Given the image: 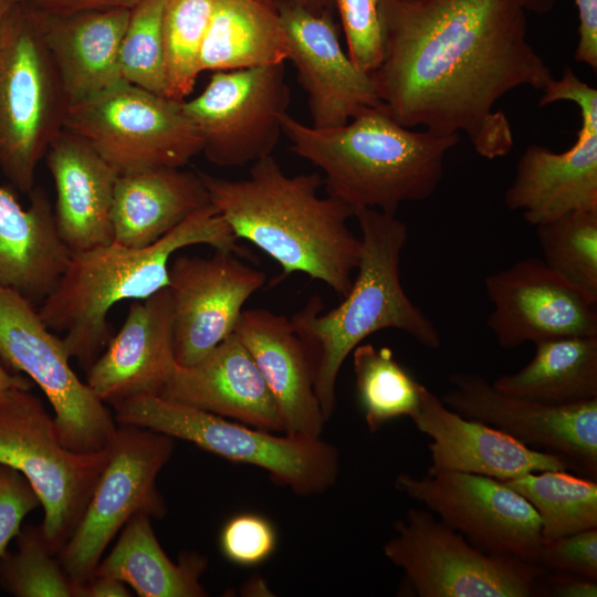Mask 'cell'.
Here are the masks:
<instances>
[{
	"label": "cell",
	"mask_w": 597,
	"mask_h": 597,
	"mask_svg": "<svg viewBox=\"0 0 597 597\" xmlns=\"http://www.w3.org/2000/svg\"><path fill=\"white\" fill-rule=\"evenodd\" d=\"M543 591L557 597H596L597 580L555 570V574L541 579L538 593Z\"/></svg>",
	"instance_id": "cell-43"
},
{
	"label": "cell",
	"mask_w": 597,
	"mask_h": 597,
	"mask_svg": "<svg viewBox=\"0 0 597 597\" xmlns=\"http://www.w3.org/2000/svg\"><path fill=\"white\" fill-rule=\"evenodd\" d=\"M556 1L557 0H523V3L527 12L547 14L554 9Z\"/></svg>",
	"instance_id": "cell-48"
},
{
	"label": "cell",
	"mask_w": 597,
	"mask_h": 597,
	"mask_svg": "<svg viewBox=\"0 0 597 597\" xmlns=\"http://www.w3.org/2000/svg\"><path fill=\"white\" fill-rule=\"evenodd\" d=\"M14 3V0H0V34Z\"/></svg>",
	"instance_id": "cell-49"
},
{
	"label": "cell",
	"mask_w": 597,
	"mask_h": 597,
	"mask_svg": "<svg viewBox=\"0 0 597 597\" xmlns=\"http://www.w3.org/2000/svg\"><path fill=\"white\" fill-rule=\"evenodd\" d=\"M113 409L117 423L148 428L228 461L256 467L301 496L322 494L338 478L339 453L321 437L262 430L160 396L128 399Z\"/></svg>",
	"instance_id": "cell-6"
},
{
	"label": "cell",
	"mask_w": 597,
	"mask_h": 597,
	"mask_svg": "<svg viewBox=\"0 0 597 597\" xmlns=\"http://www.w3.org/2000/svg\"><path fill=\"white\" fill-rule=\"evenodd\" d=\"M109 460L108 446L82 453L61 442L54 418L27 389L0 392V463L21 472L44 511L42 528L57 555L85 512Z\"/></svg>",
	"instance_id": "cell-8"
},
{
	"label": "cell",
	"mask_w": 597,
	"mask_h": 597,
	"mask_svg": "<svg viewBox=\"0 0 597 597\" xmlns=\"http://www.w3.org/2000/svg\"><path fill=\"white\" fill-rule=\"evenodd\" d=\"M503 482L536 511L543 542L597 527L595 479L565 470H546Z\"/></svg>",
	"instance_id": "cell-31"
},
{
	"label": "cell",
	"mask_w": 597,
	"mask_h": 597,
	"mask_svg": "<svg viewBox=\"0 0 597 597\" xmlns=\"http://www.w3.org/2000/svg\"><path fill=\"white\" fill-rule=\"evenodd\" d=\"M537 563L556 572L597 580V527L542 542Z\"/></svg>",
	"instance_id": "cell-39"
},
{
	"label": "cell",
	"mask_w": 597,
	"mask_h": 597,
	"mask_svg": "<svg viewBox=\"0 0 597 597\" xmlns=\"http://www.w3.org/2000/svg\"><path fill=\"white\" fill-rule=\"evenodd\" d=\"M526 13L523 0H381L384 56L370 73L380 104L406 127L462 132L481 157L506 156L513 132L495 105L554 78Z\"/></svg>",
	"instance_id": "cell-1"
},
{
	"label": "cell",
	"mask_w": 597,
	"mask_h": 597,
	"mask_svg": "<svg viewBox=\"0 0 597 597\" xmlns=\"http://www.w3.org/2000/svg\"><path fill=\"white\" fill-rule=\"evenodd\" d=\"M395 488L478 548L537 563L543 542L540 517L503 481L462 472L400 473Z\"/></svg>",
	"instance_id": "cell-15"
},
{
	"label": "cell",
	"mask_w": 597,
	"mask_h": 597,
	"mask_svg": "<svg viewBox=\"0 0 597 597\" xmlns=\"http://www.w3.org/2000/svg\"><path fill=\"white\" fill-rule=\"evenodd\" d=\"M165 0H140L130 9L121 43L119 72L124 81L169 96L161 17Z\"/></svg>",
	"instance_id": "cell-36"
},
{
	"label": "cell",
	"mask_w": 597,
	"mask_h": 597,
	"mask_svg": "<svg viewBox=\"0 0 597 597\" xmlns=\"http://www.w3.org/2000/svg\"><path fill=\"white\" fill-rule=\"evenodd\" d=\"M213 0H165L161 17L169 96L176 101L193 91L200 52Z\"/></svg>",
	"instance_id": "cell-35"
},
{
	"label": "cell",
	"mask_w": 597,
	"mask_h": 597,
	"mask_svg": "<svg viewBox=\"0 0 597 597\" xmlns=\"http://www.w3.org/2000/svg\"><path fill=\"white\" fill-rule=\"evenodd\" d=\"M281 128L292 150L323 172L327 196L355 213L377 209L396 214L401 203L430 198L443 177L447 154L459 142V134L406 127L381 104L331 128L307 126L286 113Z\"/></svg>",
	"instance_id": "cell-3"
},
{
	"label": "cell",
	"mask_w": 597,
	"mask_h": 597,
	"mask_svg": "<svg viewBox=\"0 0 597 597\" xmlns=\"http://www.w3.org/2000/svg\"><path fill=\"white\" fill-rule=\"evenodd\" d=\"M197 244L243 253L224 218L209 202L150 245L129 248L113 241L72 252L39 314L50 329L66 332L63 343L70 358L87 370L112 337L109 310L118 302L145 300L168 287L171 255Z\"/></svg>",
	"instance_id": "cell-4"
},
{
	"label": "cell",
	"mask_w": 597,
	"mask_h": 597,
	"mask_svg": "<svg viewBox=\"0 0 597 597\" xmlns=\"http://www.w3.org/2000/svg\"><path fill=\"white\" fill-rule=\"evenodd\" d=\"M132 594L122 580L102 575L92 576L86 583L78 584L76 597H129Z\"/></svg>",
	"instance_id": "cell-44"
},
{
	"label": "cell",
	"mask_w": 597,
	"mask_h": 597,
	"mask_svg": "<svg viewBox=\"0 0 597 597\" xmlns=\"http://www.w3.org/2000/svg\"><path fill=\"white\" fill-rule=\"evenodd\" d=\"M25 7L59 74L70 106L81 104L123 80L119 50L130 9L54 14Z\"/></svg>",
	"instance_id": "cell-24"
},
{
	"label": "cell",
	"mask_w": 597,
	"mask_h": 597,
	"mask_svg": "<svg viewBox=\"0 0 597 597\" xmlns=\"http://www.w3.org/2000/svg\"><path fill=\"white\" fill-rule=\"evenodd\" d=\"M352 355L357 398L369 431L417 412L425 386L395 358L390 348L362 343Z\"/></svg>",
	"instance_id": "cell-32"
},
{
	"label": "cell",
	"mask_w": 597,
	"mask_h": 597,
	"mask_svg": "<svg viewBox=\"0 0 597 597\" xmlns=\"http://www.w3.org/2000/svg\"><path fill=\"white\" fill-rule=\"evenodd\" d=\"M285 33L287 60L307 94L312 126L345 125L380 104L370 74L359 70L341 45L333 10L310 11L289 0H275Z\"/></svg>",
	"instance_id": "cell-19"
},
{
	"label": "cell",
	"mask_w": 597,
	"mask_h": 597,
	"mask_svg": "<svg viewBox=\"0 0 597 597\" xmlns=\"http://www.w3.org/2000/svg\"><path fill=\"white\" fill-rule=\"evenodd\" d=\"M242 593L247 596H268V594L271 596V590L260 577H253L248 580L242 587Z\"/></svg>",
	"instance_id": "cell-46"
},
{
	"label": "cell",
	"mask_w": 597,
	"mask_h": 597,
	"mask_svg": "<svg viewBox=\"0 0 597 597\" xmlns=\"http://www.w3.org/2000/svg\"><path fill=\"white\" fill-rule=\"evenodd\" d=\"M69 107L28 8L15 2L0 34V171L20 192L34 188Z\"/></svg>",
	"instance_id": "cell-7"
},
{
	"label": "cell",
	"mask_w": 597,
	"mask_h": 597,
	"mask_svg": "<svg viewBox=\"0 0 597 597\" xmlns=\"http://www.w3.org/2000/svg\"><path fill=\"white\" fill-rule=\"evenodd\" d=\"M410 419L431 439L428 473L462 472L505 481L546 470L578 472L559 454L530 448L486 423L453 411L426 386L419 408Z\"/></svg>",
	"instance_id": "cell-20"
},
{
	"label": "cell",
	"mask_w": 597,
	"mask_h": 597,
	"mask_svg": "<svg viewBox=\"0 0 597 597\" xmlns=\"http://www.w3.org/2000/svg\"><path fill=\"white\" fill-rule=\"evenodd\" d=\"M492 311L486 324L505 349L527 342L597 335V300L543 260L527 258L484 280Z\"/></svg>",
	"instance_id": "cell-18"
},
{
	"label": "cell",
	"mask_w": 597,
	"mask_h": 597,
	"mask_svg": "<svg viewBox=\"0 0 597 597\" xmlns=\"http://www.w3.org/2000/svg\"><path fill=\"white\" fill-rule=\"evenodd\" d=\"M290 101L281 63L214 72L182 108L201 136L206 158L219 167H240L272 154Z\"/></svg>",
	"instance_id": "cell-13"
},
{
	"label": "cell",
	"mask_w": 597,
	"mask_h": 597,
	"mask_svg": "<svg viewBox=\"0 0 597 597\" xmlns=\"http://www.w3.org/2000/svg\"><path fill=\"white\" fill-rule=\"evenodd\" d=\"M233 332L255 362L284 432L321 437L327 420L315 391L310 356L290 318L265 308L243 310Z\"/></svg>",
	"instance_id": "cell-23"
},
{
	"label": "cell",
	"mask_w": 597,
	"mask_h": 597,
	"mask_svg": "<svg viewBox=\"0 0 597 597\" xmlns=\"http://www.w3.org/2000/svg\"><path fill=\"white\" fill-rule=\"evenodd\" d=\"M287 60L275 0H213L200 52V70L233 71Z\"/></svg>",
	"instance_id": "cell-29"
},
{
	"label": "cell",
	"mask_w": 597,
	"mask_h": 597,
	"mask_svg": "<svg viewBox=\"0 0 597 597\" xmlns=\"http://www.w3.org/2000/svg\"><path fill=\"white\" fill-rule=\"evenodd\" d=\"M159 396L262 430L284 432L273 397L234 332L198 363L177 365Z\"/></svg>",
	"instance_id": "cell-22"
},
{
	"label": "cell",
	"mask_w": 597,
	"mask_h": 597,
	"mask_svg": "<svg viewBox=\"0 0 597 597\" xmlns=\"http://www.w3.org/2000/svg\"><path fill=\"white\" fill-rule=\"evenodd\" d=\"M18 549L0 558V586L15 597H76L75 584L51 549L42 525L25 524L15 536Z\"/></svg>",
	"instance_id": "cell-34"
},
{
	"label": "cell",
	"mask_w": 597,
	"mask_h": 597,
	"mask_svg": "<svg viewBox=\"0 0 597 597\" xmlns=\"http://www.w3.org/2000/svg\"><path fill=\"white\" fill-rule=\"evenodd\" d=\"M177 366L168 287L134 301L118 333L86 370V384L112 406L159 396Z\"/></svg>",
	"instance_id": "cell-21"
},
{
	"label": "cell",
	"mask_w": 597,
	"mask_h": 597,
	"mask_svg": "<svg viewBox=\"0 0 597 597\" xmlns=\"http://www.w3.org/2000/svg\"><path fill=\"white\" fill-rule=\"evenodd\" d=\"M578 11L579 39L574 59L597 70V0H575Z\"/></svg>",
	"instance_id": "cell-41"
},
{
	"label": "cell",
	"mask_w": 597,
	"mask_h": 597,
	"mask_svg": "<svg viewBox=\"0 0 597 597\" xmlns=\"http://www.w3.org/2000/svg\"><path fill=\"white\" fill-rule=\"evenodd\" d=\"M0 362L40 387L53 409L63 446L91 453L109 444L117 427L114 415L72 369L63 338L51 332L33 303L3 286Z\"/></svg>",
	"instance_id": "cell-11"
},
{
	"label": "cell",
	"mask_w": 597,
	"mask_h": 597,
	"mask_svg": "<svg viewBox=\"0 0 597 597\" xmlns=\"http://www.w3.org/2000/svg\"><path fill=\"white\" fill-rule=\"evenodd\" d=\"M209 202L199 171L156 168L119 175L112 208L114 242L150 245Z\"/></svg>",
	"instance_id": "cell-27"
},
{
	"label": "cell",
	"mask_w": 597,
	"mask_h": 597,
	"mask_svg": "<svg viewBox=\"0 0 597 597\" xmlns=\"http://www.w3.org/2000/svg\"><path fill=\"white\" fill-rule=\"evenodd\" d=\"M199 175L235 238L251 242L281 266L276 282L300 272L341 296L348 293L362 253L360 237L348 227L355 211L320 196V174L289 176L270 155L253 163L247 179Z\"/></svg>",
	"instance_id": "cell-2"
},
{
	"label": "cell",
	"mask_w": 597,
	"mask_h": 597,
	"mask_svg": "<svg viewBox=\"0 0 597 597\" xmlns=\"http://www.w3.org/2000/svg\"><path fill=\"white\" fill-rule=\"evenodd\" d=\"M139 1L140 0H14L17 3L54 14H70L122 8L132 9Z\"/></svg>",
	"instance_id": "cell-42"
},
{
	"label": "cell",
	"mask_w": 597,
	"mask_h": 597,
	"mask_svg": "<svg viewBox=\"0 0 597 597\" xmlns=\"http://www.w3.org/2000/svg\"><path fill=\"white\" fill-rule=\"evenodd\" d=\"M533 358L492 385L500 391L549 405L597 398V335L538 342Z\"/></svg>",
	"instance_id": "cell-30"
},
{
	"label": "cell",
	"mask_w": 597,
	"mask_h": 597,
	"mask_svg": "<svg viewBox=\"0 0 597 597\" xmlns=\"http://www.w3.org/2000/svg\"><path fill=\"white\" fill-rule=\"evenodd\" d=\"M362 253L348 293L336 307L322 314L323 303L312 297L291 324L310 356L322 411L328 420L336 408V381L354 348L374 333L395 328L419 344L437 349L441 336L433 322L409 298L400 280V256L408 228L395 213L362 209Z\"/></svg>",
	"instance_id": "cell-5"
},
{
	"label": "cell",
	"mask_w": 597,
	"mask_h": 597,
	"mask_svg": "<svg viewBox=\"0 0 597 597\" xmlns=\"http://www.w3.org/2000/svg\"><path fill=\"white\" fill-rule=\"evenodd\" d=\"M441 400L521 443L559 454L585 476L597 478V398L549 405L504 394L475 373H452Z\"/></svg>",
	"instance_id": "cell-16"
},
{
	"label": "cell",
	"mask_w": 597,
	"mask_h": 597,
	"mask_svg": "<svg viewBox=\"0 0 597 597\" xmlns=\"http://www.w3.org/2000/svg\"><path fill=\"white\" fill-rule=\"evenodd\" d=\"M540 106L567 101L580 112L582 125L569 149L555 153L530 145L521 155L504 203L535 226L569 212L597 210V90L569 66L543 90Z\"/></svg>",
	"instance_id": "cell-14"
},
{
	"label": "cell",
	"mask_w": 597,
	"mask_h": 597,
	"mask_svg": "<svg viewBox=\"0 0 597 597\" xmlns=\"http://www.w3.org/2000/svg\"><path fill=\"white\" fill-rule=\"evenodd\" d=\"M265 283V274L231 251L177 256L169 264L174 354L191 366L234 331L242 307Z\"/></svg>",
	"instance_id": "cell-17"
},
{
	"label": "cell",
	"mask_w": 597,
	"mask_h": 597,
	"mask_svg": "<svg viewBox=\"0 0 597 597\" xmlns=\"http://www.w3.org/2000/svg\"><path fill=\"white\" fill-rule=\"evenodd\" d=\"M383 552L419 597H531L546 569L484 552L429 510L409 509L394 523Z\"/></svg>",
	"instance_id": "cell-9"
},
{
	"label": "cell",
	"mask_w": 597,
	"mask_h": 597,
	"mask_svg": "<svg viewBox=\"0 0 597 597\" xmlns=\"http://www.w3.org/2000/svg\"><path fill=\"white\" fill-rule=\"evenodd\" d=\"M24 208L0 186V286L35 306L54 290L71 251L61 239L46 193L33 188Z\"/></svg>",
	"instance_id": "cell-26"
},
{
	"label": "cell",
	"mask_w": 597,
	"mask_h": 597,
	"mask_svg": "<svg viewBox=\"0 0 597 597\" xmlns=\"http://www.w3.org/2000/svg\"><path fill=\"white\" fill-rule=\"evenodd\" d=\"M347 43V54L370 74L384 56L381 0H334Z\"/></svg>",
	"instance_id": "cell-37"
},
{
	"label": "cell",
	"mask_w": 597,
	"mask_h": 597,
	"mask_svg": "<svg viewBox=\"0 0 597 597\" xmlns=\"http://www.w3.org/2000/svg\"><path fill=\"white\" fill-rule=\"evenodd\" d=\"M44 158L55 188V226L71 253L112 243L119 175L84 139L64 129Z\"/></svg>",
	"instance_id": "cell-25"
},
{
	"label": "cell",
	"mask_w": 597,
	"mask_h": 597,
	"mask_svg": "<svg viewBox=\"0 0 597 597\" xmlns=\"http://www.w3.org/2000/svg\"><path fill=\"white\" fill-rule=\"evenodd\" d=\"M273 524L256 513H241L223 525L219 544L224 557L239 566L251 567L266 561L276 547Z\"/></svg>",
	"instance_id": "cell-38"
},
{
	"label": "cell",
	"mask_w": 597,
	"mask_h": 597,
	"mask_svg": "<svg viewBox=\"0 0 597 597\" xmlns=\"http://www.w3.org/2000/svg\"><path fill=\"white\" fill-rule=\"evenodd\" d=\"M40 505V499L25 476L0 463V558L20 532L24 517Z\"/></svg>",
	"instance_id": "cell-40"
},
{
	"label": "cell",
	"mask_w": 597,
	"mask_h": 597,
	"mask_svg": "<svg viewBox=\"0 0 597 597\" xmlns=\"http://www.w3.org/2000/svg\"><path fill=\"white\" fill-rule=\"evenodd\" d=\"M289 1L314 12L334 10L335 8L334 0H289Z\"/></svg>",
	"instance_id": "cell-47"
},
{
	"label": "cell",
	"mask_w": 597,
	"mask_h": 597,
	"mask_svg": "<svg viewBox=\"0 0 597 597\" xmlns=\"http://www.w3.org/2000/svg\"><path fill=\"white\" fill-rule=\"evenodd\" d=\"M33 383L24 375L13 374L0 362V392L8 389H27L33 387Z\"/></svg>",
	"instance_id": "cell-45"
},
{
	"label": "cell",
	"mask_w": 597,
	"mask_h": 597,
	"mask_svg": "<svg viewBox=\"0 0 597 597\" xmlns=\"http://www.w3.org/2000/svg\"><path fill=\"white\" fill-rule=\"evenodd\" d=\"M543 262L597 300V210H579L535 226Z\"/></svg>",
	"instance_id": "cell-33"
},
{
	"label": "cell",
	"mask_w": 597,
	"mask_h": 597,
	"mask_svg": "<svg viewBox=\"0 0 597 597\" xmlns=\"http://www.w3.org/2000/svg\"><path fill=\"white\" fill-rule=\"evenodd\" d=\"M182 102L121 80L70 106L63 129L84 139L118 175L181 168L202 151Z\"/></svg>",
	"instance_id": "cell-10"
},
{
	"label": "cell",
	"mask_w": 597,
	"mask_h": 597,
	"mask_svg": "<svg viewBox=\"0 0 597 597\" xmlns=\"http://www.w3.org/2000/svg\"><path fill=\"white\" fill-rule=\"evenodd\" d=\"M150 516L137 513L121 530L111 553L101 559L94 575L117 578L140 597H205L200 578L208 559L185 552L172 562L160 546Z\"/></svg>",
	"instance_id": "cell-28"
},
{
	"label": "cell",
	"mask_w": 597,
	"mask_h": 597,
	"mask_svg": "<svg viewBox=\"0 0 597 597\" xmlns=\"http://www.w3.org/2000/svg\"><path fill=\"white\" fill-rule=\"evenodd\" d=\"M175 439L134 425L117 423L108 444L109 460L85 512L57 557L75 584L86 583L102 555L132 516L161 519L166 502L157 476L172 455Z\"/></svg>",
	"instance_id": "cell-12"
}]
</instances>
